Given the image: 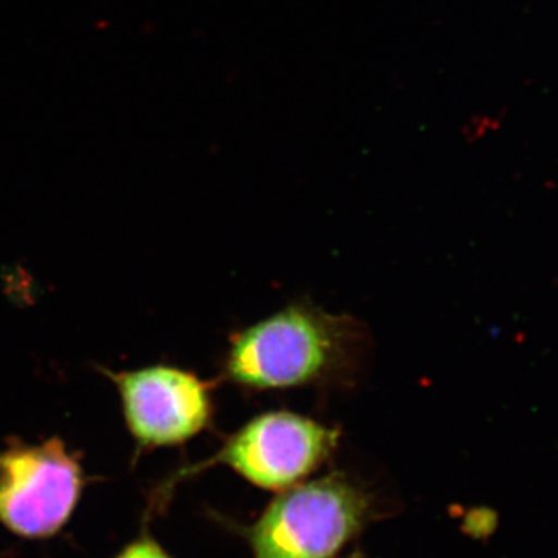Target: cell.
Wrapping results in <instances>:
<instances>
[{
    "label": "cell",
    "mask_w": 558,
    "mask_h": 558,
    "mask_svg": "<svg viewBox=\"0 0 558 558\" xmlns=\"http://www.w3.org/2000/svg\"><path fill=\"white\" fill-rule=\"evenodd\" d=\"M365 336L357 322L311 304H293L231 340L223 373L256 391L311 387L357 371Z\"/></svg>",
    "instance_id": "1"
},
{
    "label": "cell",
    "mask_w": 558,
    "mask_h": 558,
    "mask_svg": "<svg viewBox=\"0 0 558 558\" xmlns=\"http://www.w3.org/2000/svg\"><path fill=\"white\" fill-rule=\"evenodd\" d=\"M373 499L332 473L282 490L247 529L253 558H336L373 520Z\"/></svg>",
    "instance_id": "2"
},
{
    "label": "cell",
    "mask_w": 558,
    "mask_h": 558,
    "mask_svg": "<svg viewBox=\"0 0 558 558\" xmlns=\"http://www.w3.org/2000/svg\"><path fill=\"white\" fill-rule=\"evenodd\" d=\"M80 459L60 438L0 451V526L24 539H49L68 526L83 497Z\"/></svg>",
    "instance_id": "3"
},
{
    "label": "cell",
    "mask_w": 558,
    "mask_h": 558,
    "mask_svg": "<svg viewBox=\"0 0 558 558\" xmlns=\"http://www.w3.org/2000/svg\"><path fill=\"white\" fill-rule=\"evenodd\" d=\"M340 433L292 411H269L250 418L215 457L189 473L227 465L253 486L286 490L296 486L332 457Z\"/></svg>",
    "instance_id": "4"
},
{
    "label": "cell",
    "mask_w": 558,
    "mask_h": 558,
    "mask_svg": "<svg viewBox=\"0 0 558 558\" xmlns=\"http://www.w3.org/2000/svg\"><path fill=\"white\" fill-rule=\"evenodd\" d=\"M110 379L140 450L183 446L211 424V384L191 371L153 365L110 374Z\"/></svg>",
    "instance_id": "5"
},
{
    "label": "cell",
    "mask_w": 558,
    "mask_h": 558,
    "mask_svg": "<svg viewBox=\"0 0 558 558\" xmlns=\"http://www.w3.org/2000/svg\"><path fill=\"white\" fill-rule=\"evenodd\" d=\"M113 558H174L170 556L167 549L150 537L149 534L138 535L137 538L128 543Z\"/></svg>",
    "instance_id": "6"
}]
</instances>
